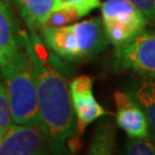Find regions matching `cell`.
I'll return each mask as SVG.
<instances>
[{
  "label": "cell",
  "instance_id": "1",
  "mask_svg": "<svg viewBox=\"0 0 155 155\" xmlns=\"http://www.w3.org/2000/svg\"><path fill=\"white\" fill-rule=\"evenodd\" d=\"M21 39L32 63L43 124L51 137L68 150L69 140L78 134L66 67L45 46L38 33L21 31Z\"/></svg>",
  "mask_w": 155,
  "mask_h": 155
},
{
  "label": "cell",
  "instance_id": "2",
  "mask_svg": "<svg viewBox=\"0 0 155 155\" xmlns=\"http://www.w3.org/2000/svg\"><path fill=\"white\" fill-rule=\"evenodd\" d=\"M45 46L62 61H86L100 54L109 45L101 17L40 31Z\"/></svg>",
  "mask_w": 155,
  "mask_h": 155
},
{
  "label": "cell",
  "instance_id": "3",
  "mask_svg": "<svg viewBox=\"0 0 155 155\" xmlns=\"http://www.w3.org/2000/svg\"><path fill=\"white\" fill-rule=\"evenodd\" d=\"M0 74L8 92L13 123L45 129L38 109L32 63L22 39L15 54L0 68Z\"/></svg>",
  "mask_w": 155,
  "mask_h": 155
},
{
  "label": "cell",
  "instance_id": "4",
  "mask_svg": "<svg viewBox=\"0 0 155 155\" xmlns=\"http://www.w3.org/2000/svg\"><path fill=\"white\" fill-rule=\"evenodd\" d=\"M101 18L108 41L115 47L144 32L148 21L131 0H106L101 4Z\"/></svg>",
  "mask_w": 155,
  "mask_h": 155
},
{
  "label": "cell",
  "instance_id": "5",
  "mask_svg": "<svg viewBox=\"0 0 155 155\" xmlns=\"http://www.w3.org/2000/svg\"><path fill=\"white\" fill-rule=\"evenodd\" d=\"M62 147L41 127L12 124L8 132L0 140V155H45L67 154Z\"/></svg>",
  "mask_w": 155,
  "mask_h": 155
},
{
  "label": "cell",
  "instance_id": "6",
  "mask_svg": "<svg viewBox=\"0 0 155 155\" xmlns=\"http://www.w3.org/2000/svg\"><path fill=\"white\" fill-rule=\"evenodd\" d=\"M114 64L143 77L155 78V32H141L127 44L115 47Z\"/></svg>",
  "mask_w": 155,
  "mask_h": 155
},
{
  "label": "cell",
  "instance_id": "7",
  "mask_svg": "<svg viewBox=\"0 0 155 155\" xmlns=\"http://www.w3.org/2000/svg\"><path fill=\"white\" fill-rule=\"evenodd\" d=\"M72 109L77 122V134L82 136L91 123L105 116L108 111L101 107L93 95V79L82 75L75 77L69 85Z\"/></svg>",
  "mask_w": 155,
  "mask_h": 155
},
{
  "label": "cell",
  "instance_id": "8",
  "mask_svg": "<svg viewBox=\"0 0 155 155\" xmlns=\"http://www.w3.org/2000/svg\"><path fill=\"white\" fill-rule=\"evenodd\" d=\"M116 123L130 138L148 137V122L143 108L125 90L115 91Z\"/></svg>",
  "mask_w": 155,
  "mask_h": 155
},
{
  "label": "cell",
  "instance_id": "9",
  "mask_svg": "<svg viewBox=\"0 0 155 155\" xmlns=\"http://www.w3.org/2000/svg\"><path fill=\"white\" fill-rule=\"evenodd\" d=\"M21 46V31L9 0H0V68Z\"/></svg>",
  "mask_w": 155,
  "mask_h": 155
},
{
  "label": "cell",
  "instance_id": "10",
  "mask_svg": "<svg viewBox=\"0 0 155 155\" xmlns=\"http://www.w3.org/2000/svg\"><path fill=\"white\" fill-rule=\"evenodd\" d=\"M124 90L143 108L148 122V137L155 140V78H137Z\"/></svg>",
  "mask_w": 155,
  "mask_h": 155
},
{
  "label": "cell",
  "instance_id": "11",
  "mask_svg": "<svg viewBox=\"0 0 155 155\" xmlns=\"http://www.w3.org/2000/svg\"><path fill=\"white\" fill-rule=\"evenodd\" d=\"M30 32L39 33L51 13L54 0H12Z\"/></svg>",
  "mask_w": 155,
  "mask_h": 155
},
{
  "label": "cell",
  "instance_id": "12",
  "mask_svg": "<svg viewBox=\"0 0 155 155\" xmlns=\"http://www.w3.org/2000/svg\"><path fill=\"white\" fill-rule=\"evenodd\" d=\"M116 150V127L111 120H102L95 127L91 138L89 154L109 155Z\"/></svg>",
  "mask_w": 155,
  "mask_h": 155
},
{
  "label": "cell",
  "instance_id": "13",
  "mask_svg": "<svg viewBox=\"0 0 155 155\" xmlns=\"http://www.w3.org/2000/svg\"><path fill=\"white\" fill-rule=\"evenodd\" d=\"M79 17H82L79 12L74 7H61V8L52 9L48 16L46 17L41 30L61 28L70 24L74 21H77Z\"/></svg>",
  "mask_w": 155,
  "mask_h": 155
},
{
  "label": "cell",
  "instance_id": "14",
  "mask_svg": "<svg viewBox=\"0 0 155 155\" xmlns=\"http://www.w3.org/2000/svg\"><path fill=\"white\" fill-rule=\"evenodd\" d=\"M13 124L11 104L5 83L0 82V140L6 136Z\"/></svg>",
  "mask_w": 155,
  "mask_h": 155
},
{
  "label": "cell",
  "instance_id": "15",
  "mask_svg": "<svg viewBox=\"0 0 155 155\" xmlns=\"http://www.w3.org/2000/svg\"><path fill=\"white\" fill-rule=\"evenodd\" d=\"M123 153L129 155H155V140L146 138H130L124 145Z\"/></svg>",
  "mask_w": 155,
  "mask_h": 155
},
{
  "label": "cell",
  "instance_id": "16",
  "mask_svg": "<svg viewBox=\"0 0 155 155\" xmlns=\"http://www.w3.org/2000/svg\"><path fill=\"white\" fill-rule=\"evenodd\" d=\"M101 5L100 0H54V5L52 9L61 7H74L76 8L81 16H86L91 12L98 8Z\"/></svg>",
  "mask_w": 155,
  "mask_h": 155
},
{
  "label": "cell",
  "instance_id": "17",
  "mask_svg": "<svg viewBox=\"0 0 155 155\" xmlns=\"http://www.w3.org/2000/svg\"><path fill=\"white\" fill-rule=\"evenodd\" d=\"M131 1L144 13L147 20L155 21V0H131Z\"/></svg>",
  "mask_w": 155,
  "mask_h": 155
}]
</instances>
